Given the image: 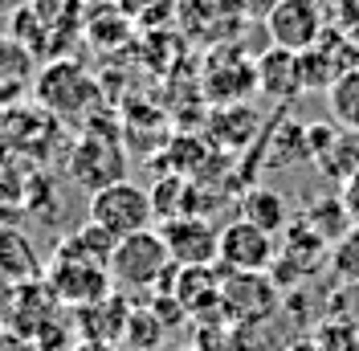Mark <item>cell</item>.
Returning <instances> with one entry per match:
<instances>
[{
	"label": "cell",
	"mask_w": 359,
	"mask_h": 351,
	"mask_svg": "<svg viewBox=\"0 0 359 351\" xmlns=\"http://www.w3.org/2000/svg\"><path fill=\"white\" fill-rule=\"evenodd\" d=\"M278 262V241L266 229L249 225V220H233L224 225L217 237V265L229 274H269Z\"/></svg>",
	"instance_id": "cell-3"
},
{
	"label": "cell",
	"mask_w": 359,
	"mask_h": 351,
	"mask_svg": "<svg viewBox=\"0 0 359 351\" xmlns=\"http://www.w3.org/2000/svg\"><path fill=\"white\" fill-rule=\"evenodd\" d=\"M176 274V262L168 253V245L156 229L147 233H131L114 245L111 253V282L118 294H151V290H163V278Z\"/></svg>",
	"instance_id": "cell-1"
},
{
	"label": "cell",
	"mask_w": 359,
	"mask_h": 351,
	"mask_svg": "<svg viewBox=\"0 0 359 351\" xmlns=\"http://www.w3.org/2000/svg\"><path fill=\"white\" fill-rule=\"evenodd\" d=\"M66 172L86 192H98V188H107L114 180H127V159H123V152H118V143H114L111 135L90 131L86 139L74 143Z\"/></svg>",
	"instance_id": "cell-4"
},
{
	"label": "cell",
	"mask_w": 359,
	"mask_h": 351,
	"mask_svg": "<svg viewBox=\"0 0 359 351\" xmlns=\"http://www.w3.org/2000/svg\"><path fill=\"white\" fill-rule=\"evenodd\" d=\"M0 351H33V343L21 339L17 331H0Z\"/></svg>",
	"instance_id": "cell-16"
},
{
	"label": "cell",
	"mask_w": 359,
	"mask_h": 351,
	"mask_svg": "<svg viewBox=\"0 0 359 351\" xmlns=\"http://www.w3.org/2000/svg\"><path fill=\"white\" fill-rule=\"evenodd\" d=\"M257 86L273 94V98H286L294 90H302V66H298V53L286 49H269L266 58L257 62Z\"/></svg>",
	"instance_id": "cell-12"
},
{
	"label": "cell",
	"mask_w": 359,
	"mask_h": 351,
	"mask_svg": "<svg viewBox=\"0 0 359 351\" xmlns=\"http://www.w3.org/2000/svg\"><path fill=\"white\" fill-rule=\"evenodd\" d=\"M278 303H282V290L269 274H229L221 282V314L233 323L273 319Z\"/></svg>",
	"instance_id": "cell-6"
},
{
	"label": "cell",
	"mask_w": 359,
	"mask_h": 351,
	"mask_svg": "<svg viewBox=\"0 0 359 351\" xmlns=\"http://www.w3.org/2000/svg\"><path fill=\"white\" fill-rule=\"evenodd\" d=\"M343 208H347V217H351V225H359V176H351L347 184H343Z\"/></svg>",
	"instance_id": "cell-15"
},
{
	"label": "cell",
	"mask_w": 359,
	"mask_h": 351,
	"mask_svg": "<svg viewBox=\"0 0 359 351\" xmlns=\"http://www.w3.org/2000/svg\"><path fill=\"white\" fill-rule=\"evenodd\" d=\"M114 4H118V13L131 25H159L172 13L176 0H114Z\"/></svg>",
	"instance_id": "cell-14"
},
{
	"label": "cell",
	"mask_w": 359,
	"mask_h": 351,
	"mask_svg": "<svg viewBox=\"0 0 359 351\" xmlns=\"http://www.w3.org/2000/svg\"><path fill=\"white\" fill-rule=\"evenodd\" d=\"M290 200L282 197L278 188H269V184H253L245 197H241V220L249 225H257V229H266L269 237H278L286 225H290Z\"/></svg>",
	"instance_id": "cell-9"
},
{
	"label": "cell",
	"mask_w": 359,
	"mask_h": 351,
	"mask_svg": "<svg viewBox=\"0 0 359 351\" xmlns=\"http://www.w3.org/2000/svg\"><path fill=\"white\" fill-rule=\"evenodd\" d=\"M327 94H331V114H335L339 131L359 135V66L343 69Z\"/></svg>",
	"instance_id": "cell-13"
},
{
	"label": "cell",
	"mask_w": 359,
	"mask_h": 351,
	"mask_svg": "<svg viewBox=\"0 0 359 351\" xmlns=\"http://www.w3.org/2000/svg\"><path fill=\"white\" fill-rule=\"evenodd\" d=\"M82 4H107V0H82Z\"/></svg>",
	"instance_id": "cell-19"
},
{
	"label": "cell",
	"mask_w": 359,
	"mask_h": 351,
	"mask_svg": "<svg viewBox=\"0 0 359 351\" xmlns=\"http://www.w3.org/2000/svg\"><path fill=\"white\" fill-rule=\"evenodd\" d=\"M13 294H17V286H8L4 278H0V319L13 310Z\"/></svg>",
	"instance_id": "cell-17"
},
{
	"label": "cell",
	"mask_w": 359,
	"mask_h": 351,
	"mask_svg": "<svg viewBox=\"0 0 359 351\" xmlns=\"http://www.w3.org/2000/svg\"><path fill=\"white\" fill-rule=\"evenodd\" d=\"M114 245H118V241H114L107 229H98L94 220H86V225H78L66 241L57 245V258H69V262H90V265H102V270H111Z\"/></svg>",
	"instance_id": "cell-11"
},
{
	"label": "cell",
	"mask_w": 359,
	"mask_h": 351,
	"mask_svg": "<svg viewBox=\"0 0 359 351\" xmlns=\"http://www.w3.org/2000/svg\"><path fill=\"white\" fill-rule=\"evenodd\" d=\"M159 237L168 245L172 262L176 265H217V237L221 229H212L204 217H172L163 220Z\"/></svg>",
	"instance_id": "cell-8"
},
{
	"label": "cell",
	"mask_w": 359,
	"mask_h": 351,
	"mask_svg": "<svg viewBox=\"0 0 359 351\" xmlns=\"http://www.w3.org/2000/svg\"><path fill=\"white\" fill-rule=\"evenodd\" d=\"M74 351H118V347H114V343H90V339H82Z\"/></svg>",
	"instance_id": "cell-18"
},
{
	"label": "cell",
	"mask_w": 359,
	"mask_h": 351,
	"mask_svg": "<svg viewBox=\"0 0 359 351\" xmlns=\"http://www.w3.org/2000/svg\"><path fill=\"white\" fill-rule=\"evenodd\" d=\"M37 253H33V241L25 237L21 229H13V225H0V278L8 286H25L37 278Z\"/></svg>",
	"instance_id": "cell-10"
},
{
	"label": "cell",
	"mask_w": 359,
	"mask_h": 351,
	"mask_svg": "<svg viewBox=\"0 0 359 351\" xmlns=\"http://www.w3.org/2000/svg\"><path fill=\"white\" fill-rule=\"evenodd\" d=\"M266 33L273 49L306 53L323 41V8L318 0H278L266 17Z\"/></svg>",
	"instance_id": "cell-5"
},
{
	"label": "cell",
	"mask_w": 359,
	"mask_h": 351,
	"mask_svg": "<svg viewBox=\"0 0 359 351\" xmlns=\"http://www.w3.org/2000/svg\"><path fill=\"white\" fill-rule=\"evenodd\" d=\"M45 286L53 290L57 303H66V307H74V310L114 294L111 270L90 265V262H69V258H53L49 274H45Z\"/></svg>",
	"instance_id": "cell-7"
},
{
	"label": "cell",
	"mask_w": 359,
	"mask_h": 351,
	"mask_svg": "<svg viewBox=\"0 0 359 351\" xmlns=\"http://www.w3.org/2000/svg\"><path fill=\"white\" fill-rule=\"evenodd\" d=\"M86 220H94L98 229H107L114 241L131 237V233H147L156 220V204L151 192L135 180H114L107 188L90 192V213Z\"/></svg>",
	"instance_id": "cell-2"
}]
</instances>
